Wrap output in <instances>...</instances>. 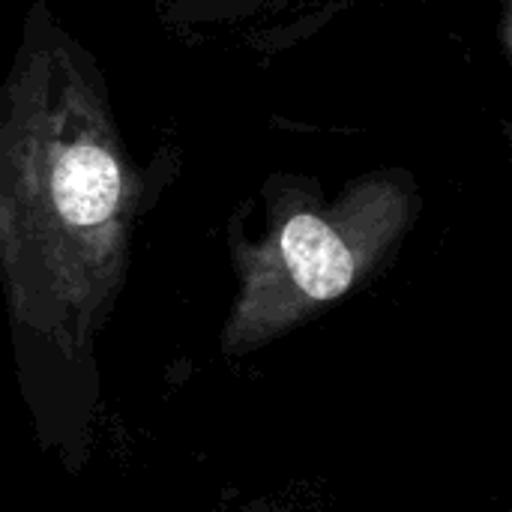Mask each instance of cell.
<instances>
[{
	"label": "cell",
	"mask_w": 512,
	"mask_h": 512,
	"mask_svg": "<svg viewBox=\"0 0 512 512\" xmlns=\"http://www.w3.org/2000/svg\"><path fill=\"white\" fill-rule=\"evenodd\" d=\"M159 21L189 45L276 54L315 36L354 0H153Z\"/></svg>",
	"instance_id": "1"
}]
</instances>
